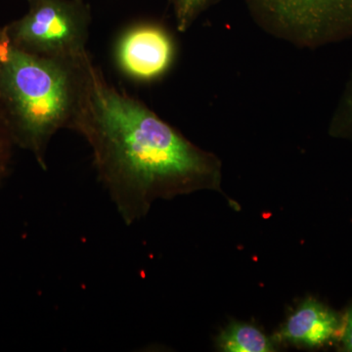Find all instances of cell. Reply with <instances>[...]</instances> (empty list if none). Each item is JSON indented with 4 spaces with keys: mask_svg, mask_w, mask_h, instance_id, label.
Wrapping results in <instances>:
<instances>
[{
    "mask_svg": "<svg viewBox=\"0 0 352 352\" xmlns=\"http://www.w3.org/2000/svg\"><path fill=\"white\" fill-rule=\"evenodd\" d=\"M115 58L120 71L131 80L156 82L173 68L175 41L163 25L138 23L127 28L118 39Z\"/></svg>",
    "mask_w": 352,
    "mask_h": 352,
    "instance_id": "cell-5",
    "label": "cell"
},
{
    "mask_svg": "<svg viewBox=\"0 0 352 352\" xmlns=\"http://www.w3.org/2000/svg\"><path fill=\"white\" fill-rule=\"evenodd\" d=\"M332 129L336 132H352V72L333 113Z\"/></svg>",
    "mask_w": 352,
    "mask_h": 352,
    "instance_id": "cell-10",
    "label": "cell"
},
{
    "mask_svg": "<svg viewBox=\"0 0 352 352\" xmlns=\"http://www.w3.org/2000/svg\"><path fill=\"white\" fill-rule=\"evenodd\" d=\"M254 22L273 38L316 50L352 36V0H245Z\"/></svg>",
    "mask_w": 352,
    "mask_h": 352,
    "instance_id": "cell-3",
    "label": "cell"
},
{
    "mask_svg": "<svg viewBox=\"0 0 352 352\" xmlns=\"http://www.w3.org/2000/svg\"><path fill=\"white\" fill-rule=\"evenodd\" d=\"M91 11L85 0H36L20 19L4 25L18 50L50 59L80 61L89 55Z\"/></svg>",
    "mask_w": 352,
    "mask_h": 352,
    "instance_id": "cell-4",
    "label": "cell"
},
{
    "mask_svg": "<svg viewBox=\"0 0 352 352\" xmlns=\"http://www.w3.org/2000/svg\"><path fill=\"white\" fill-rule=\"evenodd\" d=\"M16 148L17 146L14 141L12 133L0 109V188L6 184L12 173Z\"/></svg>",
    "mask_w": 352,
    "mask_h": 352,
    "instance_id": "cell-9",
    "label": "cell"
},
{
    "mask_svg": "<svg viewBox=\"0 0 352 352\" xmlns=\"http://www.w3.org/2000/svg\"><path fill=\"white\" fill-rule=\"evenodd\" d=\"M342 342H344L346 351L352 352V309L347 314L344 335H342Z\"/></svg>",
    "mask_w": 352,
    "mask_h": 352,
    "instance_id": "cell-11",
    "label": "cell"
},
{
    "mask_svg": "<svg viewBox=\"0 0 352 352\" xmlns=\"http://www.w3.org/2000/svg\"><path fill=\"white\" fill-rule=\"evenodd\" d=\"M80 61L50 59L18 50L0 27V109L20 149L47 170L51 140L71 129L82 90Z\"/></svg>",
    "mask_w": 352,
    "mask_h": 352,
    "instance_id": "cell-2",
    "label": "cell"
},
{
    "mask_svg": "<svg viewBox=\"0 0 352 352\" xmlns=\"http://www.w3.org/2000/svg\"><path fill=\"white\" fill-rule=\"evenodd\" d=\"M36 1V0H28V2H29V4L32 3V2Z\"/></svg>",
    "mask_w": 352,
    "mask_h": 352,
    "instance_id": "cell-12",
    "label": "cell"
},
{
    "mask_svg": "<svg viewBox=\"0 0 352 352\" xmlns=\"http://www.w3.org/2000/svg\"><path fill=\"white\" fill-rule=\"evenodd\" d=\"M219 1V0H170L177 31H188L201 14Z\"/></svg>",
    "mask_w": 352,
    "mask_h": 352,
    "instance_id": "cell-8",
    "label": "cell"
},
{
    "mask_svg": "<svg viewBox=\"0 0 352 352\" xmlns=\"http://www.w3.org/2000/svg\"><path fill=\"white\" fill-rule=\"evenodd\" d=\"M69 129L89 145L99 182L126 226L145 217L155 198L219 179L217 159L109 82L91 58Z\"/></svg>",
    "mask_w": 352,
    "mask_h": 352,
    "instance_id": "cell-1",
    "label": "cell"
},
{
    "mask_svg": "<svg viewBox=\"0 0 352 352\" xmlns=\"http://www.w3.org/2000/svg\"><path fill=\"white\" fill-rule=\"evenodd\" d=\"M220 349L228 352H270V340L258 329L245 323L231 324L219 339Z\"/></svg>",
    "mask_w": 352,
    "mask_h": 352,
    "instance_id": "cell-7",
    "label": "cell"
},
{
    "mask_svg": "<svg viewBox=\"0 0 352 352\" xmlns=\"http://www.w3.org/2000/svg\"><path fill=\"white\" fill-rule=\"evenodd\" d=\"M337 315L316 300H307L289 317L281 336L289 342L307 346H320L337 333Z\"/></svg>",
    "mask_w": 352,
    "mask_h": 352,
    "instance_id": "cell-6",
    "label": "cell"
}]
</instances>
